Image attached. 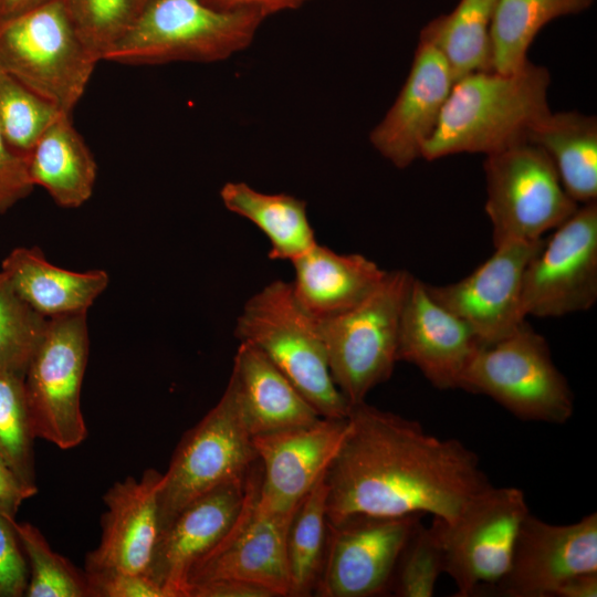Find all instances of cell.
<instances>
[{
	"label": "cell",
	"instance_id": "6da1fadb",
	"mask_svg": "<svg viewBox=\"0 0 597 597\" xmlns=\"http://www.w3.org/2000/svg\"><path fill=\"white\" fill-rule=\"evenodd\" d=\"M348 428L325 472L327 523L358 516L431 514L453 522L490 483L478 455L416 420L352 405Z\"/></svg>",
	"mask_w": 597,
	"mask_h": 597
},
{
	"label": "cell",
	"instance_id": "7a4b0ae2",
	"mask_svg": "<svg viewBox=\"0 0 597 597\" xmlns=\"http://www.w3.org/2000/svg\"><path fill=\"white\" fill-rule=\"evenodd\" d=\"M549 83L548 70L530 61L512 73L478 71L460 77L421 157L488 156L526 142L531 129L551 113Z\"/></svg>",
	"mask_w": 597,
	"mask_h": 597
},
{
	"label": "cell",
	"instance_id": "3957f363",
	"mask_svg": "<svg viewBox=\"0 0 597 597\" xmlns=\"http://www.w3.org/2000/svg\"><path fill=\"white\" fill-rule=\"evenodd\" d=\"M265 15L205 0H150L103 60L123 64L216 62L244 50Z\"/></svg>",
	"mask_w": 597,
	"mask_h": 597
},
{
	"label": "cell",
	"instance_id": "277c9868",
	"mask_svg": "<svg viewBox=\"0 0 597 597\" xmlns=\"http://www.w3.org/2000/svg\"><path fill=\"white\" fill-rule=\"evenodd\" d=\"M234 334L260 349L321 417L348 416L352 406L333 380L317 322L300 307L291 282L275 280L252 295Z\"/></svg>",
	"mask_w": 597,
	"mask_h": 597
},
{
	"label": "cell",
	"instance_id": "5b68a950",
	"mask_svg": "<svg viewBox=\"0 0 597 597\" xmlns=\"http://www.w3.org/2000/svg\"><path fill=\"white\" fill-rule=\"evenodd\" d=\"M98 61L64 0L0 19V70L62 112L72 113Z\"/></svg>",
	"mask_w": 597,
	"mask_h": 597
},
{
	"label": "cell",
	"instance_id": "8992f818",
	"mask_svg": "<svg viewBox=\"0 0 597 597\" xmlns=\"http://www.w3.org/2000/svg\"><path fill=\"white\" fill-rule=\"evenodd\" d=\"M411 280L407 271H387L358 305L316 320L333 380L350 406L365 401L394 371L400 315Z\"/></svg>",
	"mask_w": 597,
	"mask_h": 597
},
{
	"label": "cell",
	"instance_id": "52a82bcc",
	"mask_svg": "<svg viewBox=\"0 0 597 597\" xmlns=\"http://www.w3.org/2000/svg\"><path fill=\"white\" fill-rule=\"evenodd\" d=\"M460 389L489 396L528 421L565 423L574 411L573 392L546 339L526 321L503 339L479 347Z\"/></svg>",
	"mask_w": 597,
	"mask_h": 597
},
{
	"label": "cell",
	"instance_id": "ba28073f",
	"mask_svg": "<svg viewBox=\"0 0 597 597\" xmlns=\"http://www.w3.org/2000/svg\"><path fill=\"white\" fill-rule=\"evenodd\" d=\"M483 169L494 247L537 241L579 207L564 189L548 156L531 142L488 155Z\"/></svg>",
	"mask_w": 597,
	"mask_h": 597
},
{
	"label": "cell",
	"instance_id": "9c48e42d",
	"mask_svg": "<svg viewBox=\"0 0 597 597\" xmlns=\"http://www.w3.org/2000/svg\"><path fill=\"white\" fill-rule=\"evenodd\" d=\"M258 460L234 388L228 381L220 400L181 437L163 473L159 533L193 500L247 476Z\"/></svg>",
	"mask_w": 597,
	"mask_h": 597
},
{
	"label": "cell",
	"instance_id": "30bf717a",
	"mask_svg": "<svg viewBox=\"0 0 597 597\" xmlns=\"http://www.w3.org/2000/svg\"><path fill=\"white\" fill-rule=\"evenodd\" d=\"M87 313L49 318L25 374L24 391L35 438L67 450L87 436L81 389L88 357Z\"/></svg>",
	"mask_w": 597,
	"mask_h": 597
},
{
	"label": "cell",
	"instance_id": "8fae6325",
	"mask_svg": "<svg viewBox=\"0 0 597 597\" xmlns=\"http://www.w3.org/2000/svg\"><path fill=\"white\" fill-rule=\"evenodd\" d=\"M530 513L524 492L491 485L451 523L433 517L443 573L458 597L489 593L507 573L520 526Z\"/></svg>",
	"mask_w": 597,
	"mask_h": 597
},
{
	"label": "cell",
	"instance_id": "7c38bea8",
	"mask_svg": "<svg viewBox=\"0 0 597 597\" xmlns=\"http://www.w3.org/2000/svg\"><path fill=\"white\" fill-rule=\"evenodd\" d=\"M597 301V201L584 203L528 261L522 280L525 316L561 317Z\"/></svg>",
	"mask_w": 597,
	"mask_h": 597
},
{
	"label": "cell",
	"instance_id": "4fadbf2b",
	"mask_svg": "<svg viewBox=\"0 0 597 597\" xmlns=\"http://www.w3.org/2000/svg\"><path fill=\"white\" fill-rule=\"evenodd\" d=\"M421 517L358 515L338 524L327 523V551L315 593L323 597H368L386 591Z\"/></svg>",
	"mask_w": 597,
	"mask_h": 597
},
{
	"label": "cell",
	"instance_id": "5bb4252c",
	"mask_svg": "<svg viewBox=\"0 0 597 597\" xmlns=\"http://www.w3.org/2000/svg\"><path fill=\"white\" fill-rule=\"evenodd\" d=\"M260 482L261 465L256 461L249 473L247 499L237 523L191 568L187 590L203 582L239 579L266 587L277 597L290 596L286 534L295 510L270 513L258 509Z\"/></svg>",
	"mask_w": 597,
	"mask_h": 597
},
{
	"label": "cell",
	"instance_id": "9a60e30c",
	"mask_svg": "<svg viewBox=\"0 0 597 597\" xmlns=\"http://www.w3.org/2000/svg\"><path fill=\"white\" fill-rule=\"evenodd\" d=\"M543 242L544 238L494 247L492 255L468 276L444 285L426 283L427 290L469 325L481 345L493 344L526 321L522 308L523 274Z\"/></svg>",
	"mask_w": 597,
	"mask_h": 597
},
{
	"label": "cell",
	"instance_id": "2e32d148",
	"mask_svg": "<svg viewBox=\"0 0 597 597\" xmlns=\"http://www.w3.org/2000/svg\"><path fill=\"white\" fill-rule=\"evenodd\" d=\"M597 573V514L555 525L528 513L505 576L489 591L504 597H555L570 578Z\"/></svg>",
	"mask_w": 597,
	"mask_h": 597
},
{
	"label": "cell",
	"instance_id": "e0dca14e",
	"mask_svg": "<svg viewBox=\"0 0 597 597\" xmlns=\"http://www.w3.org/2000/svg\"><path fill=\"white\" fill-rule=\"evenodd\" d=\"M347 428V417H320L306 426L252 437L261 465L258 509L270 513L295 510L328 468Z\"/></svg>",
	"mask_w": 597,
	"mask_h": 597
},
{
	"label": "cell",
	"instance_id": "ac0fdd59",
	"mask_svg": "<svg viewBox=\"0 0 597 597\" xmlns=\"http://www.w3.org/2000/svg\"><path fill=\"white\" fill-rule=\"evenodd\" d=\"M249 473L193 500L159 533L147 576L167 597H187L191 568L237 523L247 499Z\"/></svg>",
	"mask_w": 597,
	"mask_h": 597
},
{
	"label": "cell",
	"instance_id": "d6986e66",
	"mask_svg": "<svg viewBox=\"0 0 597 597\" xmlns=\"http://www.w3.org/2000/svg\"><path fill=\"white\" fill-rule=\"evenodd\" d=\"M481 346L469 325L432 298L412 276L399 322L397 359L416 366L440 390L460 389Z\"/></svg>",
	"mask_w": 597,
	"mask_h": 597
},
{
	"label": "cell",
	"instance_id": "ffe728a7",
	"mask_svg": "<svg viewBox=\"0 0 597 597\" xmlns=\"http://www.w3.org/2000/svg\"><path fill=\"white\" fill-rule=\"evenodd\" d=\"M454 84L443 55L419 39L410 72L385 117L370 132L374 148L397 168L422 155Z\"/></svg>",
	"mask_w": 597,
	"mask_h": 597
},
{
	"label": "cell",
	"instance_id": "44dd1931",
	"mask_svg": "<svg viewBox=\"0 0 597 597\" xmlns=\"http://www.w3.org/2000/svg\"><path fill=\"white\" fill-rule=\"evenodd\" d=\"M163 473L147 469L115 482L104 494L102 534L87 553L84 570L146 574L159 536L158 492Z\"/></svg>",
	"mask_w": 597,
	"mask_h": 597
},
{
	"label": "cell",
	"instance_id": "7402d4cb",
	"mask_svg": "<svg viewBox=\"0 0 597 597\" xmlns=\"http://www.w3.org/2000/svg\"><path fill=\"white\" fill-rule=\"evenodd\" d=\"M292 292L300 307L315 320L345 313L363 302L387 271L359 253L342 254L317 242L291 261Z\"/></svg>",
	"mask_w": 597,
	"mask_h": 597
},
{
	"label": "cell",
	"instance_id": "603a6c76",
	"mask_svg": "<svg viewBox=\"0 0 597 597\" xmlns=\"http://www.w3.org/2000/svg\"><path fill=\"white\" fill-rule=\"evenodd\" d=\"M229 381L252 437L302 427L321 416L255 346L240 342Z\"/></svg>",
	"mask_w": 597,
	"mask_h": 597
},
{
	"label": "cell",
	"instance_id": "cb8c5ba5",
	"mask_svg": "<svg viewBox=\"0 0 597 597\" xmlns=\"http://www.w3.org/2000/svg\"><path fill=\"white\" fill-rule=\"evenodd\" d=\"M0 271L28 305L48 318L87 313L109 283L106 271L77 272L56 266L38 247L13 249Z\"/></svg>",
	"mask_w": 597,
	"mask_h": 597
},
{
	"label": "cell",
	"instance_id": "d4e9b609",
	"mask_svg": "<svg viewBox=\"0 0 597 597\" xmlns=\"http://www.w3.org/2000/svg\"><path fill=\"white\" fill-rule=\"evenodd\" d=\"M34 186H40L56 205L77 208L92 196L97 165L71 114H62L40 137L28 156Z\"/></svg>",
	"mask_w": 597,
	"mask_h": 597
},
{
	"label": "cell",
	"instance_id": "484cf974",
	"mask_svg": "<svg viewBox=\"0 0 597 597\" xmlns=\"http://www.w3.org/2000/svg\"><path fill=\"white\" fill-rule=\"evenodd\" d=\"M577 203L597 201V119L576 111L549 113L528 133Z\"/></svg>",
	"mask_w": 597,
	"mask_h": 597
},
{
	"label": "cell",
	"instance_id": "4316f807",
	"mask_svg": "<svg viewBox=\"0 0 597 597\" xmlns=\"http://www.w3.org/2000/svg\"><path fill=\"white\" fill-rule=\"evenodd\" d=\"M220 197L229 211L248 219L265 234L272 260L292 261L317 242L304 200L260 192L245 182H227Z\"/></svg>",
	"mask_w": 597,
	"mask_h": 597
},
{
	"label": "cell",
	"instance_id": "83f0119b",
	"mask_svg": "<svg viewBox=\"0 0 597 597\" xmlns=\"http://www.w3.org/2000/svg\"><path fill=\"white\" fill-rule=\"evenodd\" d=\"M498 0H460L448 14L430 21L420 39L446 59L454 77L491 70V23Z\"/></svg>",
	"mask_w": 597,
	"mask_h": 597
},
{
	"label": "cell",
	"instance_id": "f1b7e54d",
	"mask_svg": "<svg viewBox=\"0 0 597 597\" xmlns=\"http://www.w3.org/2000/svg\"><path fill=\"white\" fill-rule=\"evenodd\" d=\"M594 0H498L491 23V70L512 73L527 60L537 33L556 18L587 10Z\"/></svg>",
	"mask_w": 597,
	"mask_h": 597
},
{
	"label": "cell",
	"instance_id": "f546056e",
	"mask_svg": "<svg viewBox=\"0 0 597 597\" xmlns=\"http://www.w3.org/2000/svg\"><path fill=\"white\" fill-rule=\"evenodd\" d=\"M325 472L300 501L289 525L286 559L290 596L310 595L322 570L327 540Z\"/></svg>",
	"mask_w": 597,
	"mask_h": 597
},
{
	"label": "cell",
	"instance_id": "4dcf8cb0",
	"mask_svg": "<svg viewBox=\"0 0 597 597\" xmlns=\"http://www.w3.org/2000/svg\"><path fill=\"white\" fill-rule=\"evenodd\" d=\"M35 439L27 405L24 374L0 369V455L34 494L38 492Z\"/></svg>",
	"mask_w": 597,
	"mask_h": 597
},
{
	"label": "cell",
	"instance_id": "1f68e13d",
	"mask_svg": "<svg viewBox=\"0 0 597 597\" xmlns=\"http://www.w3.org/2000/svg\"><path fill=\"white\" fill-rule=\"evenodd\" d=\"M15 530L29 569L24 596L90 597L85 572L54 552L38 527L15 521Z\"/></svg>",
	"mask_w": 597,
	"mask_h": 597
},
{
	"label": "cell",
	"instance_id": "d6a6232c",
	"mask_svg": "<svg viewBox=\"0 0 597 597\" xmlns=\"http://www.w3.org/2000/svg\"><path fill=\"white\" fill-rule=\"evenodd\" d=\"M65 112L0 70V133L14 151L29 156Z\"/></svg>",
	"mask_w": 597,
	"mask_h": 597
},
{
	"label": "cell",
	"instance_id": "836d02e7",
	"mask_svg": "<svg viewBox=\"0 0 597 597\" xmlns=\"http://www.w3.org/2000/svg\"><path fill=\"white\" fill-rule=\"evenodd\" d=\"M49 318L34 311L0 271V369L25 374Z\"/></svg>",
	"mask_w": 597,
	"mask_h": 597
},
{
	"label": "cell",
	"instance_id": "e575fe53",
	"mask_svg": "<svg viewBox=\"0 0 597 597\" xmlns=\"http://www.w3.org/2000/svg\"><path fill=\"white\" fill-rule=\"evenodd\" d=\"M443 573V554L433 524L411 532L397 562L389 588L400 597H431Z\"/></svg>",
	"mask_w": 597,
	"mask_h": 597
},
{
	"label": "cell",
	"instance_id": "d590c367",
	"mask_svg": "<svg viewBox=\"0 0 597 597\" xmlns=\"http://www.w3.org/2000/svg\"><path fill=\"white\" fill-rule=\"evenodd\" d=\"M87 48L102 61L136 15L134 0H64Z\"/></svg>",
	"mask_w": 597,
	"mask_h": 597
},
{
	"label": "cell",
	"instance_id": "8d00e7d4",
	"mask_svg": "<svg viewBox=\"0 0 597 597\" xmlns=\"http://www.w3.org/2000/svg\"><path fill=\"white\" fill-rule=\"evenodd\" d=\"M29 569L15 530V516L0 510V597H22Z\"/></svg>",
	"mask_w": 597,
	"mask_h": 597
},
{
	"label": "cell",
	"instance_id": "74e56055",
	"mask_svg": "<svg viewBox=\"0 0 597 597\" xmlns=\"http://www.w3.org/2000/svg\"><path fill=\"white\" fill-rule=\"evenodd\" d=\"M90 597H167L146 574L117 570H84Z\"/></svg>",
	"mask_w": 597,
	"mask_h": 597
},
{
	"label": "cell",
	"instance_id": "f35d334b",
	"mask_svg": "<svg viewBox=\"0 0 597 597\" xmlns=\"http://www.w3.org/2000/svg\"><path fill=\"white\" fill-rule=\"evenodd\" d=\"M34 187L28 157L9 147L0 133V214L28 197Z\"/></svg>",
	"mask_w": 597,
	"mask_h": 597
},
{
	"label": "cell",
	"instance_id": "ab89813d",
	"mask_svg": "<svg viewBox=\"0 0 597 597\" xmlns=\"http://www.w3.org/2000/svg\"><path fill=\"white\" fill-rule=\"evenodd\" d=\"M187 597H277L271 589L239 579H216L191 585Z\"/></svg>",
	"mask_w": 597,
	"mask_h": 597
},
{
	"label": "cell",
	"instance_id": "60d3db41",
	"mask_svg": "<svg viewBox=\"0 0 597 597\" xmlns=\"http://www.w3.org/2000/svg\"><path fill=\"white\" fill-rule=\"evenodd\" d=\"M33 495L0 455V510L15 516L20 505Z\"/></svg>",
	"mask_w": 597,
	"mask_h": 597
},
{
	"label": "cell",
	"instance_id": "b9f144b4",
	"mask_svg": "<svg viewBox=\"0 0 597 597\" xmlns=\"http://www.w3.org/2000/svg\"><path fill=\"white\" fill-rule=\"evenodd\" d=\"M207 3L226 10L232 9H254L264 15L294 9L307 0H205Z\"/></svg>",
	"mask_w": 597,
	"mask_h": 597
},
{
	"label": "cell",
	"instance_id": "7bdbcfd3",
	"mask_svg": "<svg viewBox=\"0 0 597 597\" xmlns=\"http://www.w3.org/2000/svg\"><path fill=\"white\" fill-rule=\"evenodd\" d=\"M597 573H587L575 576L563 584L555 597H596Z\"/></svg>",
	"mask_w": 597,
	"mask_h": 597
},
{
	"label": "cell",
	"instance_id": "ee69618b",
	"mask_svg": "<svg viewBox=\"0 0 597 597\" xmlns=\"http://www.w3.org/2000/svg\"><path fill=\"white\" fill-rule=\"evenodd\" d=\"M49 0H0V19L8 18Z\"/></svg>",
	"mask_w": 597,
	"mask_h": 597
},
{
	"label": "cell",
	"instance_id": "f6af8a7d",
	"mask_svg": "<svg viewBox=\"0 0 597 597\" xmlns=\"http://www.w3.org/2000/svg\"><path fill=\"white\" fill-rule=\"evenodd\" d=\"M150 0H134L135 2V8H136V14L137 12L147 3L149 2Z\"/></svg>",
	"mask_w": 597,
	"mask_h": 597
}]
</instances>
